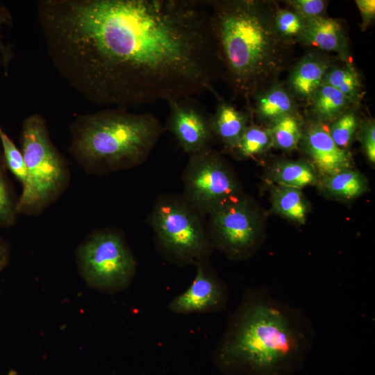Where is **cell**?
<instances>
[{
    "instance_id": "1",
    "label": "cell",
    "mask_w": 375,
    "mask_h": 375,
    "mask_svg": "<svg viewBox=\"0 0 375 375\" xmlns=\"http://www.w3.org/2000/svg\"><path fill=\"white\" fill-rule=\"evenodd\" d=\"M37 10L53 65L94 103L192 97L222 78L206 0H42Z\"/></svg>"
},
{
    "instance_id": "2",
    "label": "cell",
    "mask_w": 375,
    "mask_h": 375,
    "mask_svg": "<svg viewBox=\"0 0 375 375\" xmlns=\"http://www.w3.org/2000/svg\"><path fill=\"white\" fill-rule=\"evenodd\" d=\"M315 330L299 308L274 299L262 287L245 290L214 351L230 372L288 375L311 349Z\"/></svg>"
},
{
    "instance_id": "3",
    "label": "cell",
    "mask_w": 375,
    "mask_h": 375,
    "mask_svg": "<svg viewBox=\"0 0 375 375\" xmlns=\"http://www.w3.org/2000/svg\"><path fill=\"white\" fill-rule=\"evenodd\" d=\"M223 78L248 103L275 83L290 46L274 27L278 5L259 0H206Z\"/></svg>"
},
{
    "instance_id": "4",
    "label": "cell",
    "mask_w": 375,
    "mask_h": 375,
    "mask_svg": "<svg viewBox=\"0 0 375 375\" xmlns=\"http://www.w3.org/2000/svg\"><path fill=\"white\" fill-rule=\"evenodd\" d=\"M164 129L152 113L125 108L81 114L70 124L69 151L85 172L106 175L145 162Z\"/></svg>"
},
{
    "instance_id": "5",
    "label": "cell",
    "mask_w": 375,
    "mask_h": 375,
    "mask_svg": "<svg viewBox=\"0 0 375 375\" xmlns=\"http://www.w3.org/2000/svg\"><path fill=\"white\" fill-rule=\"evenodd\" d=\"M19 141L26 178L17 210L18 215L38 216L65 192L70 183V169L40 114H31L24 119Z\"/></svg>"
},
{
    "instance_id": "6",
    "label": "cell",
    "mask_w": 375,
    "mask_h": 375,
    "mask_svg": "<svg viewBox=\"0 0 375 375\" xmlns=\"http://www.w3.org/2000/svg\"><path fill=\"white\" fill-rule=\"evenodd\" d=\"M203 218L182 196L163 194L156 199L149 224L166 259L185 267L209 258L213 248Z\"/></svg>"
},
{
    "instance_id": "7",
    "label": "cell",
    "mask_w": 375,
    "mask_h": 375,
    "mask_svg": "<svg viewBox=\"0 0 375 375\" xmlns=\"http://www.w3.org/2000/svg\"><path fill=\"white\" fill-rule=\"evenodd\" d=\"M75 259L87 286L108 294L127 289L137 271L136 259L124 234L112 227L88 235L77 247Z\"/></svg>"
},
{
    "instance_id": "8",
    "label": "cell",
    "mask_w": 375,
    "mask_h": 375,
    "mask_svg": "<svg viewBox=\"0 0 375 375\" xmlns=\"http://www.w3.org/2000/svg\"><path fill=\"white\" fill-rule=\"evenodd\" d=\"M182 178L181 196L203 217L245 194L229 165L210 147L190 155Z\"/></svg>"
},
{
    "instance_id": "9",
    "label": "cell",
    "mask_w": 375,
    "mask_h": 375,
    "mask_svg": "<svg viewBox=\"0 0 375 375\" xmlns=\"http://www.w3.org/2000/svg\"><path fill=\"white\" fill-rule=\"evenodd\" d=\"M208 236L213 249L231 260L251 258L263 240V215L255 201L244 194L208 215Z\"/></svg>"
},
{
    "instance_id": "10",
    "label": "cell",
    "mask_w": 375,
    "mask_h": 375,
    "mask_svg": "<svg viewBox=\"0 0 375 375\" xmlns=\"http://www.w3.org/2000/svg\"><path fill=\"white\" fill-rule=\"evenodd\" d=\"M196 274L190 285L168 304L178 315L217 312L225 309L228 289L210 264L209 258L195 264Z\"/></svg>"
},
{
    "instance_id": "11",
    "label": "cell",
    "mask_w": 375,
    "mask_h": 375,
    "mask_svg": "<svg viewBox=\"0 0 375 375\" xmlns=\"http://www.w3.org/2000/svg\"><path fill=\"white\" fill-rule=\"evenodd\" d=\"M167 103V128L183 151L190 156L210 148L215 137L210 115L192 97L170 100Z\"/></svg>"
},
{
    "instance_id": "12",
    "label": "cell",
    "mask_w": 375,
    "mask_h": 375,
    "mask_svg": "<svg viewBox=\"0 0 375 375\" xmlns=\"http://www.w3.org/2000/svg\"><path fill=\"white\" fill-rule=\"evenodd\" d=\"M300 142L320 178L352 168L351 152L335 144L324 123L315 120L304 124Z\"/></svg>"
},
{
    "instance_id": "13",
    "label": "cell",
    "mask_w": 375,
    "mask_h": 375,
    "mask_svg": "<svg viewBox=\"0 0 375 375\" xmlns=\"http://www.w3.org/2000/svg\"><path fill=\"white\" fill-rule=\"evenodd\" d=\"M298 42L335 52L342 61H350L347 37L335 19L325 16L304 19V28Z\"/></svg>"
},
{
    "instance_id": "14",
    "label": "cell",
    "mask_w": 375,
    "mask_h": 375,
    "mask_svg": "<svg viewBox=\"0 0 375 375\" xmlns=\"http://www.w3.org/2000/svg\"><path fill=\"white\" fill-rule=\"evenodd\" d=\"M331 64L330 59L321 53L312 51L304 55L291 71L287 90L294 98L309 101L322 85Z\"/></svg>"
},
{
    "instance_id": "15",
    "label": "cell",
    "mask_w": 375,
    "mask_h": 375,
    "mask_svg": "<svg viewBox=\"0 0 375 375\" xmlns=\"http://www.w3.org/2000/svg\"><path fill=\"white\" fill-rule=\"evenodd\" d=\"M251 102H253L252 112L256 118L268 126L282 117L298 113L294 97L286 88L277 82L255 94Z\"/></svg>"
},
{
    "instance_id": "16",
    "label": "cell",
    "mask_w": 375,
    "mask_h": 375,
    "mask_svg": "<svg viewBox=\"0 0 375 375\" xmlns=\"http://www.w3.org/2000/svg\"><path fill=\"white\" fill-rule=\"evenodd\" d=\"M210 119L214 136L218 137L225 148L233 152L249 125V114L219 99Z\"/></svg>"
},
{
    "instance_id": "17",
    "label": "cell",
    "mask_w": 375,
    "mask_h": 375,
    "mask_svg": "<svg viewBox=\"0 0 375 375\" xmlns=\"http://www.w3.org/2000/svg\"><path fill=\"white\" fill-rule=\"evenodd\" d=\"M271 183L301 190L318 185L320 176L308 160H279L268 171Z\"/></svg>"
},
{
    "instance_id": "18",
    "label": "cell",
    "mask_w": 375,
    "mask_h": 375,
    "mask_svg": "<svg viewBox=\"0 0 375 375\" xmlns=\"http://www.w3.org/2000/svg\"><path fill=\"white\" fill-rule=\"evenodd\" d=\"M318 185L326 196L340 201L355 199L369 189L365 176L353 168L321 177Z\"/></svg>"
},
{
    "instance_id": "19",
    "label": "cell",
    "mask_w": 375,
    "mask_h": 375,
    "mask_svg": "<svg viewBox=\"0 0 375 375\" xmlns=\"http://www.w3.org/2000/svg\"><path fill=\"white\" fill-rule=\"evenodd\" d=\"M272 210L276 214L297 224H304L309 203L301 190L271 183Z\"/></svg>"
},
{
    "instance_id": "20",
    "label": "cell",
    "mask_w": 375,
    "mask_h": 375,
    "mask_svg": "<svg viewBox=\"0 0 375 375\" xmlns=\"http://www.w3.org/2000/svg\"><path fill=\"white\" fill-rule=\"evenodd\" d=\"M309 101L316 121L322 123L333 122L353 104L349 98L335 88L322 84Z\"/></svg>"
},
{
    "instance_id": "21",
    "label": "cell",
    "mask_w": 375,
    "mask_h": 375,
    "mask_svg": "<svg viewBox=\"0 0 375 375\" xmlns=\"http://www.w3.org/2000/svg\"><path fill=\"white\" fill-rule=\"evenodd\" d=\"M342 62L341 65H330L322 84L335 88L349 98L353 104L356 105L361 97L360 77L350 61Z\"/></svg>"
},
{
    "instance_id": "22",
    "label": "cell",
    "mask_w": 375,
    "mask_h": 375,
    "mask_svg": "<svg viewBox=\"0 0 375 375\" xmlns=\"http://www.w3.org/2000/svg\"><path fill=\"white\" fill-rule=\"evenodd\" d=\"M304 123L297 114L288 115L276 120L267 126L272 147L285 151L297 148L303 134Z\"/></svg>"
},
{
    "instance_id": "23",
    "label": "cell",
    "mask_w": 375,
    "mask_h": 375,
    "mask_svg": "<svg viewBox=\"0 0 375 375\" xmlns=\"http://www.w3.org/2000/svg\"><path fill=\"white\" fill-rule=\"evenodd\" d=\"M272 147L267 127L248 125L233 153L238 159H245L262 154Z\"/></svg>"
},
{
    "instance_id": "24",
    "label": "cell",
    "mask_w": 375,
    "mask_h": 375,
    "mask_svg": "<svg viewBox=\"0 0 375 375\" xmlns=\"http://www.w3.org/2000/svg\"><path fill=\"white\" fill-rule=\"evenodd\" d=\"M6 167L0 151V228L15 224L18 216V198L7 174Z\"/></svg>"
},
{
    "instance_id": "25",
    "label": "cell",
    "mask_w": 375,
    "mask_h": 375,
    "mask_svg": "<svg viewBox=\"0 0 375 375\" xmlns=\"http://www.w3.org/2000/svg\"><path fill=\"white\" fill-rule=\"evenodd\" d=\"M356 112L348 109L331 122L328 128L331 138L340 149L348 150L360 125Z\"/></svg>"
},
{
    "instance_id": "26",
    "label": "cell",
    "mask_w": 375,
    "mask_h": 375,
    "mask_svg": "<svg viewBox=\"0 0 375 375\" xmlns=\"http://www.w3.org/2000/svg\"><path fill=\"white\" fill-rule=\"evenodd\" d=\"M274 27L281 39L291 46L299 40L304 28V19L290 9L278 8Z\"/></svg>"
},
{
    "instance_id": "27",
    "label": "cell",
    "mask_w": 375,
    "mask_h": 375,
    "mask_svg": "<svg viewBox=\"0 0 375 375\" xmlns=\"http://www.w3.org/2000/svg\"><path fill=\"white\" fill-rule=\"evenodd\" d=\"M0 142L3 149L2 155L7 169L13 174L23 186L26 182V172L22 151L6 133L1 125Z\"/></svg>"
},
{
    "instance_id": "28",
    "label": "cell",
    "mask_w": 375,
    "mask_h": 375,
    "mask_svg": "<svg viewBox=\"0 0 375 375\" xmlns=\"http://www.w3.org/2000/svg\"><path fill=\"white\" fill-rule=\"evenodd\" d=\"M290 10L303 19L324 16L327 1L323 0H290L285 1Z\"/></svg>"
},
{
    "instance_id": "29",
    "label": "cell",
    "mask_w": 375,
    "mask_h": 375,
    "mask_svg": "<svg viewBox=\"0 0 375 375\" xmlns=\"http://www.w3.org/2000/svg\"><path fill=\"white\" fill-rule=\"evenodd\" d=\"M357 136L362 149L369 162L373 165L375 163V122L374 119H366L360 123Z\"/></svg>"
},
{
    "instance_id": "30",
    "label": "cell",
    "mask_w": 375,
    "mask_h": 375,
    "mask_svg": "<svg viewBox=\"0 0 375 375\" xmlns=\"http://www.w3.org/2000/svg\"><path fill=\"white\" fill-rule=\"evenodd\" d=\"M10 19V14L8 10L6 8L0 7V57L6 74L8 73V68L13 57V52L11 48L3 42L1 31L2 25L8 23Z\"/></svg>"
},
{
    "instance_id": "31",
    "label": "cell",
    "mask_w": 375,
    "mask_h": 375,
    "mask_svg": "<svg viewBox=\"0 0 375 375\" xmlns=\"http://www.w3.org/2000/svg\"><path fill=\"white\" fill-rule=\"evenodd\" d=\"M356 3L362 17V28L365 30L375 17L374 0H356Z\"/></svg>"
},
{
    "instance_id": "32",
    "label": "cell",
    "mask_w": 375,
    "mask_h": 375,
    "mask_svg": "<svg viewBox=\"0 0 375 375\" xmlns=\"http://www.w3.org/2000/svg\"><path fill=\"white\" fill-rule=\"evenodd\" d=\"M10 256V247L8 243L0 235V271L8 265Z\"/></svg>"
}]
</instances>
